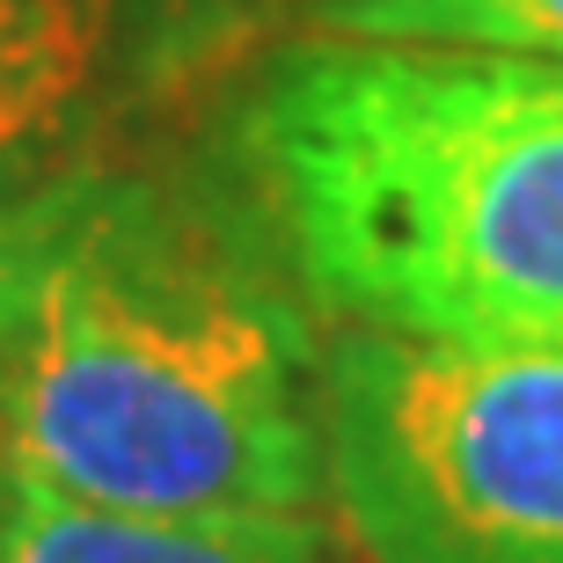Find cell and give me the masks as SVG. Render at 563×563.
<instances>
[{
  "label": "cell",
  "instance_id": "6da1fadb",
  "mask_svg": "<svg viewBox=\"0 0 563 563\" xmlns=\"http://www.w3.org/2000/svg\"><path fill=\"white\" fill-rule=\"evenodd\" d=\"M0 468L110 512L322 520V352L198 190L81 162L0 256Z\"/></svg>",
  "mask_w": 563,
  "mask_h": 563
},
{
  "label": "cell",
  "instance_id": "5b68a950",
  "mask_svg": "<svg viewBox=\"0 0 563 563\" xmlns=\"http://www.w3.org/2000/svg\"><path fill=\"white\" fill-rule=\"evenodd\" d=\"M0 563H330L322 520H162L0 468Z\"/></svg>",
  "mask_w": 563,
  "mask_h": 563
},
{
  "label": "cell",
  "instance_id": "7a4b0ae2",
  "mask_svg": "<svg viewBox=\"0 0 563 563\" xmlns=\"http://www.w3.org/2000/svg\"><path fill=\"white\" fill-rule=\"evenodd\" d=\"M242 162L344 330L563 358V59L330 30L256 81Z\"/></svg>",
  "mask_w": 563,
  "mask_h": 563
},
{
  "label": "cell",
  "instance_id": "8992f818",
  "mask_svg": "<svg viewBox=\"0 0 563 563\" xmlns=\"http://www.w3.org/2000/svg\"><path fill=\"white\" fill-rule=\"evenodd\" d=\"M336 37L402 44H498L563 59V0H322Z\"/></svg>",
  "mask_w": 563,
  "mask_h": 563
},
{
  "label": "cell",
  "instance_id": "3957f363",
  "mask_svg": "<svg viewBox=\"0 0 563 563\" xmlns=\"http://www.w3.org/2000/svg\"><path fill=\"white\" fill-rule=\"evenodd\" d=\"M322 483L358 563H563V358L344 330Z\"/></svg>",
  "mask_w": 563,
  "mask_h": 563
},
{
  "label": "cell",
  "instance_id": "277c9868",
  "mask_svg": "<svg viewBox=\"0 0 563 563\" xmlns=\"http://www.w3.org/2000/svg\"><path fill=\"white\" fill-rule=\"evenodd\" d=\"M118 0H0V256L88 162V96Z\"/></svg>",
  "mask_w": 563,
  "mask_h": 563
}]
</instances>
